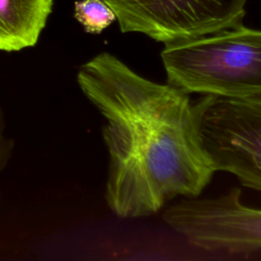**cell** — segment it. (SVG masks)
Wrapping results in <instances>:
<instances>
[{"label": "cell", "mask_w": 261, "mask_h": 261, "mask_svg": "<svg viewBox=\"0 0 261 261\" xmlns=\"http://www.w3.org/2000/svg\"><path fill=\"white\" fill-rule=\"evenodd\" d=\"M76 82L104 118L105 200L115 215L144 217L175 197L201 195L215 169L189 94L142 76L108 52L82 64Z\"/></svg>", "instance_id": "cell-1"}, {"label": "cell", "mask_w": 261, "mask_h": 261, "mask_svg": "<svg viewBox=\"0 0 261 261\" xmlns=\"http://www.w3.org/2000/svg\"><path fill=\"white\" fill-rule=\"evenodd\" d=\"M121 33H141L165 45L243 23L248 0H104Z\"/></svg>", "instance_id": "cell-5"}, {"label": "cell", "mask_w": 261, "mask_h": 261, "mask_svg": "<svg viewBox=\"0 0 261 261\" xmlns=\"http://www.w3.org/2000/svg\"><path fill=\"white\" fill-rule=\"evenodd\" d=\"M194 106L201 141L215 171L231 173L244 187L261 192V96L205 95Z\"/></svg>", "instance_id": "cell-3"}, {"label": "cell", "mask_w": 261, "mask_h": 261, "mask_svg": "<svg viewBox=\"0 0 261 261\" xmlns=\"http://www.w3.org/2000/svg\"><path fill=\"white\" fill-rule=\"evenodd\" d=\"M14 146V140L6 134L5 114L2 107H0V174L7 166L12 156Z\"/></svg>", "instance_id": "cell-8"}, {"label": "cell", "mask_w": 261, "mask_h": 261, "mask_svg": "<svg viewBox=\"0 0 261 261\" xmlns=\"http://www.w3.org/2000/svg\"><path fill=\"white\" fill-rule=\"evenodd\" d=\"M167 84L187 93L224 99L261 96V30L243 23L160 53Z\"/></svg>", "instance_id": "cell-2"}, {"label": "cell", "mask_w": 261, "mask_h": 261, "mask_svg": "<svg viewBox=\"0 0 261 261\" xmlns=\"http://www.w3.org/2000/svg\"><path fill=\"white\" fill-rule=\"evenodd\" d=\"M53 0H0V51L34 47L52 12Z\"/></svg>", "instance_id": "cell-6"}, {"label": "cell", "mask_w": 261, "mask_h": 261, "mask_svg": "<svg viewBox=\"0 0 261 261\" xmlns=\"http://www.w3.org/2000/svg\"><path fill=\"white\" fill-rule=\"evenodd\" d=\"M242 190L214 198H186L167 207L164 222L191 246L207 252L251 254L261 250V209L242 202Z\"/></svg>", "instance_id": "cell-4"}, {"label": "cell", "mask_w": 261, "mask_h": 261, "mask_svg": "<svg viewBox=\"0 0 261 261\" xmlns=\"http://www.w3.org/2000/svg\"><path fill=\"white\" fill-rule=\"evenodd\" d=\"M73 16L89 34H101L116 15L104 0H79L74 2Z\"/></svg>", "instance_id": "cell-7"}]
</instances>
